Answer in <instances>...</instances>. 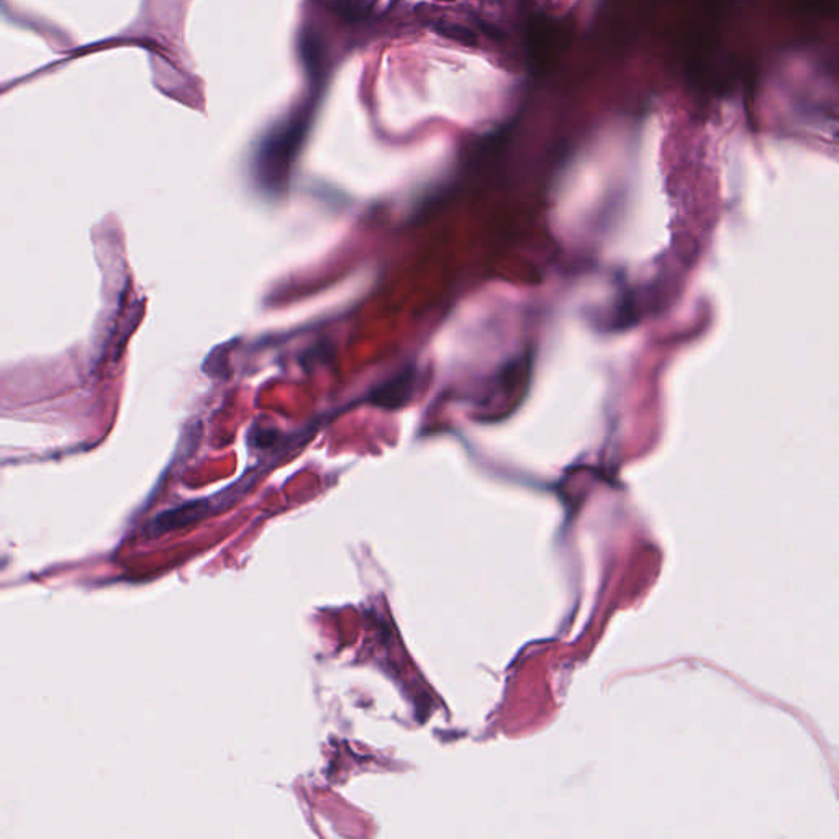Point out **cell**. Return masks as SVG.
I'll list each match as a JSON object with an SVG mask.
<instances>
[{
	"instance_id": "obj_1",
	"label": "cell",
	"mask_w": 839,
	"mask_h": 839,
	"mask_svg": "<svg viewBox=\"0 0 839 839\" xmlns=\"http://www.w3.org/2000/svg\"><path fill=\"white\" fill-rule=\"evenodd\" d=\"M309 123L310 107L307 106L262 139L254 159V174L262 188L272 192L285 188L302 143L309 133Z\"/></svg>"
},
{
	"instance_id": "obj_2",
	"label": "cell",
	"mask_w": 839,
	"mask_h": 839,
	"mask_svg": "<svg viewBox=\"0 0 839 839\" xmlns=\"http://www.w3.org/2000/svg\"><path fill=\"white\" fill-rule=\"evenodd\" d=\"M207 514V502L199 500V502H189L184 506H176L168 512L159 515L153 523V531L155 535H161L166 531L178 530L186 527L189 523L197 522Z\"/></svg>"
}]
</instances>
